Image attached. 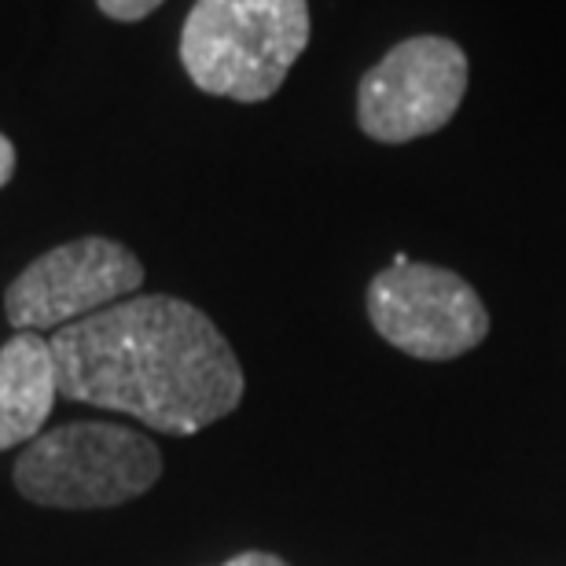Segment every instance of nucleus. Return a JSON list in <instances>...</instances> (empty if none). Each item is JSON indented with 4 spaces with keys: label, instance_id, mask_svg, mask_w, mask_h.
<instances>
[{
    "label": "nucleus",
    "instance_id": "obj_1",
    "mask_svg": "<svg viewBox=\"0 0 566 566\" xmlns=\"http://www.w3.org/2000/svg\"><path fill=\"white\" fill-rule=\"evenodd\" d=\"M60 398L126 412L163 434H199L243 401V368L191 302L137 294L60 327Z\"/></svg>",
    "mask_w": 566,
    "mask_h": 566
},
{
    "label": "nucleus",
    "instance_id": "obj_3",
    "mask_svg": "<svg viewBox=\"0 0 566 566\" xmlns=\"http://www.w3.org/2000/svg\"><path fill=\"white\" fill-rule=\"evenodd\" d=\"M163 474L155 441L115 423H66L38 434L15 463L19 493L44 507H115Z\"/></svg>",
    "mask_w": 566,
    "mask_h": 566
},
{
    "label": "nucleus",
    "instance_id": "obj_8",
    "mask_svg": "<svg viewBox=\"0 0 566 566\" xmlns=\"http://www.w3.org/2000/svg\"><path fill=\"white\" fill-rule=\"evenodd\" d=\"M99 8L107 11L111 19H122V22H137L144 15H151V11L163 4V0H96Z\"/></svg>",
    "mask_w": 566,
    "mask_h": 566
},
{
    "label": "nucleus",
    "instance_id": "obj_9",
    "mask_svg": "<svg viewBox=\"0 0 566 566\" xmlns=\"http://www.w3.org/2000/svg\"><path fill=\"white\" fill-rule=\"evenodd\" d=\"M221 566H291V563L273 556V552H240V556L224 559Z\"/></svg>",
    "mask_w": 566,
    "mask_h": 566
},
{
    "label": "nucleus",
    "instance_id": "obj_10",
    "mask_svg": "<svg viewBox=\"0 0 566 566\" xmlns=\"http://www.w3.org/2000/svg\"><path fill=\"white\" fill-rule=\"evenodd\" d=\"M11 174H15V147H11V140L0 133V188L8 185Z\"/></svg>",
    "mask_w": 566,
    "mask_h": 566
},
{
    "label": "nucleus",
    "instance_id": "obj_6",
    "mask_svg": "<svg viewBox=\"0 0 566 566\" xmlns=\"http://www.w3.org/2000/svg\"><path fill=\"white\" fill-rule=\"evenodd\" d=\"M140 258L104 235L63 243L22 269L4 294L8 321L19 332H60L140 291Z\"/></svg>",
    "mask_w": 566,
    "mask_h": 566
},
{
    "label": "nucleus",
    "instance_id": "obj_4",
    "mask_svg": "<svg viewBox=\"0 0 566 566\" xmlns=\"http://www.w3.org/2000/svg\"><path fill=\"white\" fill-rule=\"evenodd\" d=\"M468 93V55L457 41L423 38L401 41L357 88V122L379 144H409L449 126Z\"/></svg>",
    "mask_w": 566,
    "mask_h": 566
},
{
    "label": "nucleus",
    "instance_id": "obj_5",
    "mask_svg": "<svg viewBox=\"0 0 566 566\" xmlns=\"http://www.w3.org/2000/svg\"><path fill=\"white\" fill-rule=\"evenodd\" d=\"M368 316L390 346L420 360L463 357L490 335V313L471 283L423 262L382 269L368 283Z\"/></svg>",
    "mask_w": 566,
    "mask_h": 566
},
{
    "label": "nucleus",
    "instance_id": "obj_7",
    "mask_svg": "<svg viewBox=\"0 0 566 566\" xmlns=\"http://www.w3.org/2000/svg\"><path fill=\"white\" fill-rule=\"evenodd\" d=\"M60 398L52 343L38 332H19L0 349V449L30 446Z\"/></svg>",
    "mask_w": 566,
    "mask_h": 566
},
{
    "label": "nucleus",
    "instance_id": "obj_2",
    "mask_svg": "<svg viewBox=\"0 0 566 566\" xmlns=\"http://www.w3.org/2000/svg\"><path fill=\"white\" fill-rule=\"evenodd\" d=\"M310 44L305 0H196L180 30V63L202 93L269 99Z\"/></svg>",
    "mask_w": 566,
    "mask_h": 566
}]
</instances>
